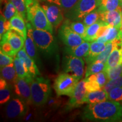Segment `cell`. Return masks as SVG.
Listing matches in <instances>:
<instances>
[{
    "label": "cell",
    "mask_w": 122,
    "mask_h": 122,
    "mask_svg": "<svg viewBox=\"0 0 122 122\" xmlns=\"http://www.w3.org/2000/svg\"><path fill=\"white\" fill-rule=\"evenodd\" d=\"M10 30V20H7L4 17V15L1 14V16H0V38L2 37L3 35Z\"/></svg>",
    "instance_id": "cell-39"
},
{
    "label": "cell",
    "mask_w": 122,
    "mask_h": 122,
    "mask_svg": "<svg viewBox=\"0 0 122 122\" xmlns=\"http://www.w3.org/2000/svg\"><path fill=\"white\" fill-rule=\"evenodd\" d=\"M11 86L5 79H0V103L1 105L7 103L11 97Z\"/></svg>",
    "instance_id": "cell-26"
},
{
    "label": "cell",
    "mask_w": 122,
    "mask_h": 122,
    "mask_svg": "<svg viewBox=\"0 0 122 122\" xmlns=\"http://www.w3.org/2000/svg\"><path fill=\"white\" fill-rule=\"evenodd\" d=\"M120 64H122V47L117 45L116 42L115 48L110 54L106 63V70Z\"/></svg>",
    "instance_id": "cell-20"
},
{
    "label": "cell",
    "mask_w": 122,
    "mask_h": 122,
    "mask_svg": "<svg viewBox=\"0 0 122 122\" xmlns=\"http://www.w3.org/2000/svg\"><path fill=\"white\" fill-rule=\"evenodd\" d=\"M58 36L62 42L67 47L75 48L84 41L80 35L74 32L68 24L67 19L61 25L58 31Z\"/></svg>",
    "instance_id": "cell-8"
},
{
    "label": "cell",
    "mask_w": 122,
    "mask_h": 122,
    "mask_svg": "<svg viewBox=\"0 0 122 122\" xmlns=\"http://www.w3.org/2000/svg\"><path fill=\"white\" fill-rule=\"evenodd\" d=\"M109 100L108 93L103 89L87 92L84 98V103H96Z\"/></svg>",
    "instance_id": "cell-18"
},
{
    "label": "cell",
    "mask_w": 122,
    "mask_h": 122,
    "mask_svg": "<svg viewBox=\"0 0 122 122\" xmlns=\"http://www.w3.org/2000/svg\"><path fill=\"white\" fill-rule=\"evenodd\" d=\"M14 58L0 51V67L1 68L13 63Z\"/></svg>",
    "instance_id": "cell-40"
},
{
    "label": "cell",
    "mask_w": 122,
    "mask_h": 122,
    "mask_svg": "<svg viewBox=\"0 0 122 122\" xmlns=\"http://www.w3.org/2000/svg\"><path fill=\"white\" fill-rule=\"evenodd\" d=\"M79 0H47L49 3L57 5L63 10L64 14L69 11Z\"/></svg>",
    "instance_id": "cell-31"
},
{
    "label": "cell",
    "mask_w": 122,
    "mask_h": 122,
    "mask_svg": "<svg viewBox=\"0 0 122 122\" xmlns=\"http://www.w3.org/2000/svg\"><path fill=\"white\" fill-rule=\"evenodd\" d=\"M1 40L8 41L17 54L18 51L23 48L25 40L17 31L10 28V30L3 35L1 38Z\"/></svg>",
    "instance_id": "cell-14"
},
{
    "label": "cell",
    "mask_w": 122,
    "mask_h": 122,
    "mask_svg": "<svg viewBox=\"0 0 122 122\" xmlns=\"http://www.w3.org/2000/svg\"><path fill=\"white\" fill-rule=\"evenodd\" d=\"M28 103L19 97L11 99L6 107V114L9 118H21L26 115L28 111Z\"/></svg>",
    "instance_id": "cell-9"
},
{
    "label": "cell",
    "mask_w": 122,
    "mask_h": 122,
    "mask_svg": "<svg viewBox=\"0 0 122 122\" xmlns=\"http://www.w3.org/2000/svg\"><path fill=\"white\" fill-rule=\"evenodd\" d=\"M100 19L109 25L122 30V8L100 13Z\"/></svg>",
    "instance_id": "cell-13"
},
{
    "label": "cell",
    "mask_w": 122,
    "mask_h": 122,
    "mask_svg": "<svg viewBox=\"0 0 122 122\" xmlns=\"http://www.w3.org/2000/svg\"><path fill=\"white\" fill-rule=\"evenodd\" d=\"M27 21L35 28L45 30L53 33V26L40 6L38 0H26Z\"/></svg>",
    "instance_id": "cell-3"
},
{
    "label": "cell",
    "mask_w": 122,
    "mask_h": 122,
    "mask_svg": "<svg viewBox=\"0 0 122 122\" xmlns=\"http://www.w3.org/2000/svg\"><path fill=\"white\" fill-rule=\"evenodd\" d=\"M91 42L84 41L80 45L75 48L66 46L65 48V53L73 57L82 58L85 57L89 53Z\"/></svg>",
    "instance_id": "cell-16"
},
{
    "label": "cell",
    "mask_w": 122,
    "mask_h": 122,
    "mask_svg": "<svg viewBox=\"0 0 122 122\" xmlns=\"http://www.w3.org/2000/svg\"><path fill=\"white\" fill-rule=\"evenodd\" d=\"M120 30V29L109 25L107 28L105 34L103 36H101L98 39H97L96 41L103 42L105 44L112 41L118 39L119 35Z\"/></svg>",
    "instance_id": "cell-28"
},
{
    "label": "cell",
    "mask_w": 122,
    "mask_h": 122,
    "mask_svg": "<svg viewBox=\"0 0 122 122\" xmlns=\"http://www.w3.org/2000/svg\"><path fill=\"white\" fill-rule=\"evenodd\" d=\"M13 88L16 97L23 100L28 104L32 103L30 84L25 79L18 77L14 84Z\"/></svg>",
    "instance_id": "cell-11"
},
{
    "label": "cell",
    "mask_w": 122,
    "mask_h": 122,
    "mask_svg": "<svg viewBox=\"0 0 122 122\" xmlns=\"http://www.w3.org/2000/svg\"><path fill=\"white\" fill-rule=\"evenodd\" d=\"M122 8V0H101L97 10L100 13Z\"/></svg>",
    "instance_id": "cell-23"
},
{
    "label": "cell",
    "mask_w": 122,
    "mask_h": 122,
    "mask_svg": "<svg viewBox=\"0 0 122 122\" xmlns=\"http://www.w3.org/2000/svg\"><path fill=\"white\" fill-rule=\"evenodd\" d=\"M14 67L18 77L25 79L30 84L31 83L33 80V78L28 74L26 67L25 66V65L22 59L16 56L14 58Z\"/></svg>",
    "instance_id": "cell-24"
},
{
    "label": "cell",
    "mask_w": 122,
    "mask_h": 122,
    "mask_svg": "<svg viewBox=\"0 0 122 122\" xmlns=\"http://www.w3.org/2000/svg\"><path fill=\"white\" fill-rule=\"evenodd\" d=\"M10 28L17 31L25 40L27 37V27L23 18L18 14L10 20Z\"/></svg>",
    "instance_id": "cell-17"
},
{
    "label": "cell",
    "mask_w": 122,
    "mask_h": 122,
    "mask_svg": "<svg viewBox=\"0 0 122 122\" xmlns=\"http://www.w3.org/2000/svg\"><path fill=\"white\" fill-rule=\"evenodd\" d=\"M79 80L67 73H61L54 81L53 87L58 96H67L71 97Z\"/></svg>",
    "instance_id": "cell-6"
},
{
    "label": "cell",
    "mask_w": 122,
    "mask_h": 122,
    "mask_svg": "<svg viewBox=\"0 0 122 122\" xmlns=\"http://www.w3.org/2000/svg\"><path fill=\"white\" fill-rule=\"evenodd\" d=\"M83 120L93 122H117L122 120V105L117 102L107 100L88 103L81 114Z\"/></svg>",
    "instance_id": "cell-1"
},
{
    "label": "cell",
    "mask_w": 122,
    "mask_h": 122,
    "mask_svg": "<svg viewBox=\"0 0 122 122\" xmlns=\"http://www.w3.org/2000/svg\"><path fill=\"white\" fill-rule=\"evenodd\" d=\"M106 44L98 41H93L91 42V46L89 53L85 58V61L87 65L91 63V61L98 56L102 52L106 47Z\"/></svg>",
    "instance_id": "cell-19"
},
{
    "label": "cell",
    "mask_w": 122,
    "mask_h": 122,
    "mask_svg": "<svg viewBox=\"0 0 122 122\" xmlns=\"http://www.w3.org/2000/svg\"><path fill=\"white\" fill-rule=\"evenodd\" d=\"M40 1H47V0H40Z\"/></svg>",
    "instance_id": "cell-41"
},
{
    "label": "cell",
    "mask_w": 122,
    "mask_h": 122,
    "mask_svg": "<svg viewBox=\"0 0 122 122\" xmlns=\"http://www.w3.org/2000/svg\"><path fill=\"white\" fill-rule=\"evenodd\" d=\"M106 24H107L106 23L103 22L101 19H100L97 22L86 27V32L84 37L83 38L84 40L89 42L96 40L99 30L103 25Z\"/></svg>",
    "instance_id": "cell-21"
},
{
    "label": "cell",
    "mask_w": 122,
    "mask_h": 122,
    "mask_svg": "<svg viewBox=\"0 0 122 122\" xmlns=\"http://www.w3.org/2000/svg\"><path fill=\"white\" fill-rule=\"evenodd\" d=\"M1 51H2L5 54L9 55L13 57H16V53L15 52L11 45L8 41L5 40H1Z\"/></svg>",
    "instance_id": "cell-38"
},
{
    "label": "cell",
    "mask_w": 122,
    "mask_h": 122,
    "mask_svg": "<svg viewBox=\"0 0 122 122\" xmlns=\"http://www.w3.org/2000/svg\"><path fill=\"white\" fill-rule=\"evenodd\" d=\"M46 17L53 27H57L63 20V10L57 5L49 3L41 6Z\"/></svg>",
    "instance_id": "cell-12"
},
{
    "label": "cell",
    "mask_w": 122,
    "mask_h": 122,
    "mask_svg": "<svg viewBox=\"0 0 122 122\" xmlns=\"http://www.w3.org/2000/svg\"><path fill=\"white\" fill-rule=\"evenodd\" d=\"M109 100L117 102L122 105V86L114 88L108 93Z\"/></svg>",
    "instance_id": "cell-36"
},
{
    "label": "cell",
    "mask_w": 122,
    "mask_h": 122,
    "mask_svg": "<svg viewBox=\"0 0 122 122\" xmlns=\"http://www.w3.org/2000/svg\"><path fill=\"white\" fill-rule=\"evenodd\" d=\"M100 19V13L97 11V9L94 10V11L91 12L84 18L82 20L85 25L86 27L89 26L92 24H94V23L97 22V21Z\"/></svg>",
    "instance_id": "cell-33"
},
{
    "label": "cell",
    "mask_w": 122,
    "mask_h": 122,
    "mask_svg": "<svg viewBox=\"0 0 122 122\" xmlns=\"http://www.w3.org/2000/svg\"><path fill=\"white\" fill-rule=\"evenodd\" d=\"M101 0H79L75 5L65 14L71 21H82L86 15L98 8Z\"/></svg>",
    "instance_id": "cell-5"
},
{
    "label": "cell",
    "mask_w": 122,
    "mask_h": 122,
    "mask_svg": "<svg viewBox=\"0 0 122 122\" xmlns=\"http://www.w3.org/2000/svg\"><path fill=\"white\" fill-rule=\"evenodd\" d=\"M16 57L23 61L25 66L26 67L28 74L33 79L41 75L36 62L27 54L24 47L18 51Z\"/></svg>",
    "instance_id": "cell-15"
},
{
    "label": "cell",
    "mask_w": 122,
    "mask_h": 122,
    "mask_svg": "<svg viewBox=\"0 0 122 122\" xmlns=\"http://www.w3.org/2000/svg\"><path fill=\"white\" fill-rule=\"evenodd\" d=\"M105 71L107 74L109 80H112L116 77H118L122 74V64L113 67L109 68Z\"/></svg>",
    "instance_id": "cell-37"
},
{
    "label": "cell",
    "mask_w": 122,
    "mask_h": 122,
    "mask_svg": "<svg viewBox=\"0 0 122 122\" xmlns=\"http://www.w3.org/2000/svg\"><path fill=\"white\" fill-rule=\"evenodd\" d=\"M62 66L65 72L75 76L79 80L83 78L84 72V61L82 58L66 54L63 58Z\"/></svg>",
    "instance_id": "cell-7"
},
{
    "label": "cell",
    "mask_w": 122,
    "mask_h": 122,
    "mask_svg": "<svg viewBox=\"0 0 122 122\" xmlns=\"http://www.w3.org/2000/svg\"><path fill=\"white\" fill-rule=\"evenodd\" d=\"M26 25L27 35L31 36L37 49L44 57L50 58L57 56L58 48L53 33L35 28L30 23L27 22Z\"/></svg>",
    "instance_id": "cell-2"
},
{
    "label": "cell",
    "mask_w": 122,
    "mask_h": 122,
    "mask_svg": "<svg viewBox=\"0 0 122 122\" xmlns=\"http://www.w3.org/2000/svg\"><path fill=\"white\" fill-rule=\"evenodd\" d=\"M24 48H25L27 54L36 62V63L40 64V60L39 54H38V49L33 41L32 38L28 35H27V37L25 40Z\"/></svg>",
    "instance_id": "cell-25"
},
{
    "label": "cell",
    "mask_w": 122,
    "mask_h": 122,
    "mask_svg": "<svg viewBox=\"0 0 122 122\" xmlns=\"http://www.w3.org/2000/svg\"><path fill=\"white\" fill-rule=\"evenodd\" d=\"M116 46V40L112 41L109 42L106 44V47L105 49L103 50L102 52L100 53L98 56H97L95 58H94L92 61H91V63L93 62H100L102 63L106 64L108 58H109L110 54L112 52ZM90 63V64H91Z\"/></svg>",
    "instance_id": "cell-27"
},
{
    "label": "cell",
    "mask_w": 122,
    "mask_h": 122,
    "mask_svg": "<svg viewBox=\"0 0 122 122\" xmlns=\"http://www.w3.org/2000/svg\"><path fill=\"white\" fill-rule=\"evenodd\" d=\"M106 70V64L100 62H93L88 65L85 72V78L93 74H97Z\"/></svg>",
    "instance_id": "cell-30"
},
{
    "label": "cell",
    "mask_w": 122,
    "mask_h": 122,
    "mask_svg": "<svg viewBox=\"0 0 122 122\" xmlns=\"http://www.w3.org/2000/svg\"><path fill=\"white\" fill-rule=\"evenodd\" d=\"M32 103L36 106H41L47 102L51 92L49 79L42 77H35L30 83Z\"/></svg>",
    "instance_id": "cell-4"
},
{
    "label": "cell",
    "mask_w": 122,
    "mask_h": 122,
    "mask_svg": "<svg viewBox=\"0 0 122 122\" xmlns=\"http://www.w3.org/2000/svg\"><path fill=\"white\" fill-rule=\"evenodd\" d=\"M1 3L4 5L2 11H1V14L4 15L8 20H10L13 16L19 14L17 9L10 0H1Z\"/></svg>",
    "instance_id": "cell-29"
},
{
    "label": "cell",
    "mask_w": 122,
    "mask_h": 122,
    "mask_svg": "<svg viewBox=\"0 0 122 122\" xmlns=\"http://www.w3.org/2000/svg\"><path fill=\"white\" fill-rule=\"evenodd\" d=\"M11 2L17 9L18 13L24 19L27 20V9H26V0H10Z\"/></svg>",
    "instance_id": "cell-34"
},
{
    "label": "cell",
    "mask_w": 122,
    "mask_h": 122,
    "mask_svg": "<svg viewBox=\"0 0 122 122\" xmlns=\"http://www.w3.org/2000/svg\"><path fill=\"white\" fill-rule=\"evenodd\" d=\"M122 74L118 77L109 80L103 86L102 89L107 93H109L114 88L122 87Z\"/></svg>",
    "instance_id": "cell-35"
},
{
    "label": "cell",
    "mask_w": 122,
    "mask_h": 122,
    "mask_svg": "<svg viewBox=\"0 0 122 122\" xmlns=\"http://www.w3.org/2000/svg\"><path fill=\"white\" fill-rule=\"evenodd\" d=\"M68 22L70 27L74 32L80 35L83 38L84 37L87 27L85 25V24L82 21H72V22H71V20L68 19Z\"/></svg>",
    "instance_id": "cell-32"
},
{
    "label": "cell",
    "mask_w": 122,
    "mask_h": 122,
    "mask_svg": "<svg viewBox=\"0 0 122 122\" xmlns=\"http://www.w3.org/2000/svg\"><path fill=\"white\" fill-rule=\"evenodd\" d=\"M1 77L5 79L11 86H13L18 77L14 62L1 68Z\"/></svg>",
    "instance_id": "cell-22"
},
{
    "label": "cell",
    "mask_w": 122,
    "mask_h": 122,
    "mask_svg": "<svg viewBox=\"0 0 122 122\" xmlns=\"http://www.w3.org/2000/svg\"><path fill=\"white\" fill-rule=\"evenodd\" d=\"M86 89L85 85V80L79 81L76 85L70 100L67 105L65 111L71 110L74 108L80 107L84 103V98L86 96Z\"/></svg>",
    "instance_id": "cell-10"
}]
</instances>
